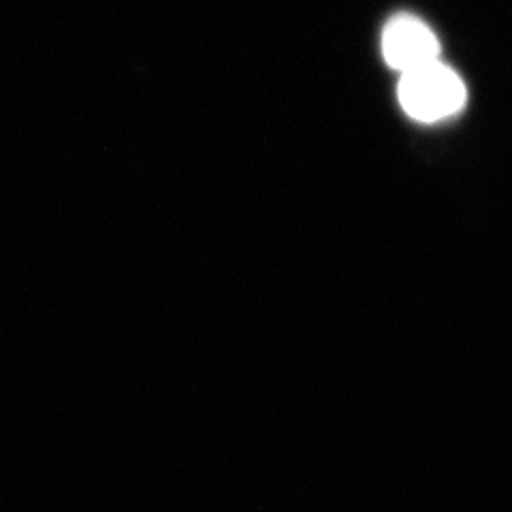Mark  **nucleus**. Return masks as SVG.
Instances as JSON below:
<instances>
[{
  "label": "nucleus",
  "instance_id": "f257e3e1",
  "mask_svg": "<svg viewBox=\"0 0 512 512\" xmlns=\"http://www.w3.org/2000/svg\"><path fill=\"white\" fill-rule=\"evenodd\" d=\"M404 111L419 122H438L455 116L466 105V84L440 58L402 73L397 88Z\"/></svg>",
  "mask_w": 512,
  "mask_h": 512
},
{
  "label": "nucleus",
  "instance_id": "f03ea898",
  "mask_svg": "<svg viewBox=\"0 0 512 512\" xmlns=\"http://www.w3.org/2000/svg\"><path fill=\"white\" fill-rule=\"evenodd\" d=\"M382 54L389 67L410 71L440 58L436 32L414 15H397L382 32Z\"/></svg>",
  "mask_w": 512,
  "mask_h": 512
}]
</instances>
